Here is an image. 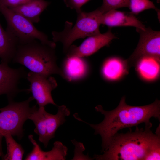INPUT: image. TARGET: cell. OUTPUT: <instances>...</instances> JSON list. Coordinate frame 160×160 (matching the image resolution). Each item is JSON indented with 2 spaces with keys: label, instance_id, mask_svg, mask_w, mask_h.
Listing matches in <instances>:
<instances>
[{
  "label": "cell",
  "instance_id": "5bb4252c",
  "mask_svg": "<svg viewBox=\"0 0 160 160\" xmlns=\"http://www.w3.org/2000/svg\"><path fill=\"white\" fill-rule=\"evenodd\" d=\"M129 68L126 60L113 56L104 61L102 66L101 73L105 80L114 82L120 80L127 75Z\"/></svg>",
  "mask_w": 160,
  "mask_h": 160
},
{
  "label": "cell",
  "instance_id": "3957f363",
  "mask_svg": "<svg viewBox=\"0 0 160 160\" xmlns=\"http://www.w3.org/2000/svg\"><path fill=\"white\" fill-rule=\"evenodd\" d=\"M55 48L35 39L19 43L12 60L25 66L30 71L49 77L56 74L66 79L61 68L57 63Z\"/></svg>",
  "mask_w": 160,
  "mask_h": 160
},
{
  "label": "cell",
  "instance_id": "e0dca14e",
  "mask_svg": "<svg viewBox=\"0 0 160 160\" xmlns=\"http://www.w3.org/2000/svg\"><path fill=\"white\" fill-rule=\"evenodd\" d=\"M19 44L18 39L2 28L0 23V58L1 63L8 64L12 61Z\"/></svg>",
  "mask_w": 160,
  "mask_h": 160
},
{
  "label": "cell",
  "instance_id": "6da1fadb",
  "mask_svg": "<svg viewBox=\"0 0 160 160\" xmlns=\"http://www.w3.org/2000/svg\"><path fill=\"white\" fill-rule=\"evenodd\" d=\"M126 98L123 97L118 106L111 111L103 109L98 105L95 108L96 110L104 116L101 123L96 124L88 123L78 116L76 119L90 126L95 131V135L99 134L102 139L101 153L107 148L110 142L115 134L123 128L137 126L144 123L145 129H151L152 124L150 119L153 117L160 119V101L157 99L152 103L142 106H132L126 103Z\"/></svg>",
  "mask_w": 160,
  "mask_h": 160
},
{
  "label": "cell",
  "instance_id": "7402d4cb",
  "mask_svg": "<svg viewBox=\"0 0 160 160\" xmlns=\"http://www.w3.org/2000/svg\"><path fill=\"white\" fill-rule=\"evenodd\" d=\"M71 141L75 146L74 156L72 160H92L93 159L90 157L88 154L85 155L83 154L85 148L82 143L75 140H71Z\"/></svg>",
  "mask_w": 160,
  "mask_h": 160
},
{
  "label": "cell",
  "instance_id": "52a82bcc",
  "mask_svg": "<svg viewBox=\"0 0 160 160\" xmlns=\"http://www.w3.org/2000/svg\"><path fill=\"white\" fill-rule=\"evenodd\" d=\"M69 110L65 105L58 106L55 114L47 112L44 107H37L30 114L28 119L35 125L34 132L39 135V140L47 148L49 140L54 137L57 129L66 121L65 117L70 115Z\"/></svg>",
  "mask_w": 160,
  "mask_h": 160
},
{
  "label": "cell",
  "instance_id": "8fae6325",
  "mask_svg": "<svg viewBox=\"0 0 160 160\" xmlns=\"http://www.w3.org/2000/svg\"><path fill=\"white\" fill-rule=\"evenodd\" d=\"M27 73L23 67L14 68L8 64H0V95H6L8 100H12L19 93L24 92L18 85L21 79L26 78Z\"/></svg>",
  "mask_w": 160,
  "mask_h": 160
},
{
  "label": "cell",
  "instance_id": "ffe728a7",
  "mask_svg": "<svg viewBox=\"0 0 160 160\" xmlns=\"http://www.w3.org/2000/svg\"><path fill=\"white\" fill-rule=\"evenodd\" d=\"M128 8L133 15H137L146 10L153 9H158L153 3L150 0H129Z\"/></svg>",
  "mask_w": 160,
  "mask_h": 160
},
{
  "label": "cell",
  "instance_id": "7c38bea8",
  "mask_svg": "<svg viewBox=\"0 0 160 160\" xmlns=\"http://www.w3.org/2000/svg\"><path fill=\"white\" fill-rule=\"evenodd\" d=\"M101 25L111 28L131 26L143 29L146 27L131 12L128 13L112 9L103 13L100 19Z\"/></svg>",
  "mask_w": 160,
  "mask_h": 160
},
{
  "label": "cell",
  "instance_id": "30bf717a",
  "mask_svg": "<svg viewBox=\"0 0 160 160\" xmlns=\"http://www.w3.org/2000/svg\"><path fill=\"white\" fill-rule=\"evenodd\" d=\"M116 36L111 28L105 33L87 37L79 46L71 45L66 53L67 57H84L95 53L102 47L108 46Z\"/></svg>",
  "mask_w": 160,
  "mask_h": 160
},
{
  "label": "cell",
  "instance_id": "7a4b0ae2",
  "mask_svg": "<svg viewBox=\"0 0 160 160\" xmlns=\"http://www.w3.org/2000/svg\"><path fill=\"white\" fill-rule=\"evenodd\" d=\"M134 132L116 133L111 138L107 148L102 155H95L97 160H144L152 147L160 141L159 135L150 129L136 127Z\"/></svg>",
  "mask_w": 160,
  "mask_h": 160
},
{
  "label": "cell",
  "instance_id": "d6986e66",
  "mask_svg": "<svg viewBox=\"0 0 160 160\" xmlns=\"http://www.w3.org/2000/svg\"><path fill=\"white\" fill-rule=\"evenodd\" d=\"M7 147V153L2 159L5 160H21L23 159L24 150L20 144L17 143L9 133L5 134Z\"/></svg>",
  "mask_w": 160,
  "mask_h": 160
},
{
  "label": "cell",
  "instance_id": "603a6c76",
  "mask_svg": "<svg viewBox=\"0 0 160 160\" xmlns=\"http://www.w3.org/2000/svg\"><path fill=\"white\" fill-rule=\"evenodd\" d=\"M160 160V141L152 147L144 159V160Z\"/></svg>",
  "mask_w": 160,
  "mask_h": 160
},
{
  "label": "cell",
  "instance_id": "2e32d148",
  "mask_svg": "<svg viewBox=\"0 0 160 160\" xmlns=\"http://www.w3.org/2000/svg\"><path fill=\"white\" fill-rule=\"evenodd\" d=\"M50 4L49 2L45 0H32L23 5L9 8L33 23H38L40 21L41 14Z\"/></svg>",
  "mask_w": 160,
  "mask_h": 160
},
{
  "label": "cell",
  "instance_id": "44dd1931",
  "mask_svg": "<svg viewBox=\"0 0 160 160\" xmlns=\"http://www.w3.org/2000/svg\"><path fill=\"white\" fill-rule=\"evenodd\" d=\"M129 0H103L101 6L99 8L103 13L112 9L128 7Z\"/></svg>",
  "mask_w": 160,
  "mask_h": 160
},
{
  "label": "cell",
  "instance_id": "d4e9b609",
  "mask_svg": "<svg viewBox=\"0 0 160 160\" xmlns=\"http://www.w3.org/2000/svg\"><path fill=\"white\" fill-rule=\"evenodd\" d=\"M32 0H0L4 5L9 8L18 7L25 4Z\"/></svg>",
  "mask_w": 160,
  "mask_h": 160
},
{
  "label": "cell",
  "instance_id": "8992f818",
  "mask_svg": "<svg viewBox=\"0 0 160 160\" xmlns=\"http://www.w3.org/2000/svg\"><path fill=\"white\" fill-rule=\"evenodd\" d=\"M0 13L6 21V30L18 39L19 43H26L36 39L43 44L55 48V43L49 40L47 35L38 29L33 23L20 14L6 7L0 1Z\"/></svg>",
  "mask_w": 160,
  "mask_h": 160
},
{
  "label": "cell",
  "instance_id": "4316f807",
  "mask_svg": "<svg viewBox=\"0 0 160 160\" xmlns=\"http://www.w3.org/2000/svg\"><path fill=\"white\" fill-rule=\"evenodd\" d=\"M157 1H158L159 2V1H160V0H157Z\"/></svg>",
  "mask_w": 160,
  "mask_h": 160
},
{
  "label": "cell",
  "instance_id": "ac0fdd59",
  "mask_svg": "<svg viewBox=\"0 0 160 160\" xmlns=\"http://www.w3.org/2000/svg\"><path fill=\"white\" fill-rule=\"evenodd\" d=\"M83 57H67L62 70L66 80L71 81L80 79L87 73L88 66Z\"/></svg>",
  "mask_w": 160,
  "mask_h": 160
},
{
  "label": "cell",
  "instance_id": "9a60e30c",
  "mask_svg": "<svg viewBox=\"0 0 160 160\" xmlns=\"http://www.w3.org/2000/svg\"><path fill=\"white\" fill-rule=\"evenodd\" d=\"M134 66L137 75L142 80L148 82L158 80L160 74V59L151 56L139 59Z\"/></svg>",
  "mask_w": 160,
  "mask_h": 160
},
{
  "label": "cell",
  "instance_id": "5b68a950",
  "mask_svg": "<svg viewBox=\"0 0 160 160\" xmlns=\"http://www.w3.org/2000/svg\"><path fill=\"white\" fill-rule=\"evenodd\" d=\"M33 100L32 96L20 102L8 100L7 105L0 108V150L2 153V141L5 134L9 133L20 139L23 137V125L36 107V105L30 106Z\"/></svg>",
  "mask_w": 160,
  "mask_h": 160
},
{
  "label": "cell",
  "instance_id": "ba28073f",
  "mask_svg": "<svg viewBox=\"0 0 160 160\" xmlns=\"http://www.w3.org/2000/svg\"><path fill=\"white\" fill-rule=\"evenodd\" d=\"M140 35L137 46L133 52L126 60L130 68L134 66L140 58L151 56L160 59V32L149 27L145 29H136Z\"/></svg>",
  "mask_w": 160,
  "mask_h": 160
},
{
  "label": "cell",
  "instance_id": "277c9868",
  "mask_svg": "<svg viewBox=\"0 0 160 160\" xmlns=\"http://www.w3.org/2000/svg\"><path fill=\"white\" fill-rule=\"evenodd\" d=\"M77 13V18L74 25L66 21L63 31L52 32L53 41L62 43L65 53L76 40L100 33L99 28L103 13L99 8L90 12L81 10Z\"/></svg>",
  "mask_w": 160,
  "mask_h": 160
},
{
  "label": "cell",
  "instance_id": "9c48e42d",
  "mask_svg": "<svg viewBox=\"0 0 160 160\" xmlns=\"http://www.w3.org/2000/svg\"><path fill=\"white\" fill-rule=\"evenodd\" d=\"M26 78L30 83L29 88L25 89V92H31L39 107H44L49 104L55 106L52 96V90L57 86L55 78L51 76H44L29 71Z\"/></svg>",
  "mask_w": 160,
  "mask_h": 160
},
{
  "label": "cell",
  "instance_id": "484cf974",
  "mask_svg": "<svg viewBox=\"0 0 160 160\" xmlns=\"http://www.w3.org/2000/svg\"><path fill=\"white\" fill-rule=\"evenodd\" d=\"M0 157H1L2 159V158H3L4 157V155H3V154L1 153V151L0 150Z\"/></svg>",
  "mask_w": 160,
  "mask_h": 160
},
{
  "label": "cell",
  "instance_id": "cb8c5ba5",
  "mask_svg": "<svg viewBox=\"0 0 160 160\" xmlns=\"http://www.w3.org/2000/svg\"><path fill=\"white\" fill-rule=\"evenodd\" d=\"M90 0H64L66 6L78 12L81 10V7Z\"/></svg>",
  "mask_w": 160,
  "mask_h": 160
},
{
  "label": "cell",
  "instance_id": "4fadbf2b",
  "mask_svg": "<svg viewBox=\"0 0 160 160\" xmlns=\"http://www.w3.org/2000/svg\"><path fill=\"white\" fill-rule=\"evenodd\" d=\"M28 139L33 144L32 151L25 159V160H64L66 159L68 148L62 142L56 141L52 149L48 151H43L33 138V135L28 136Z\"/></svg>",
  "mask_w": 160,
  "mask_h": 160
}]
</instances>
